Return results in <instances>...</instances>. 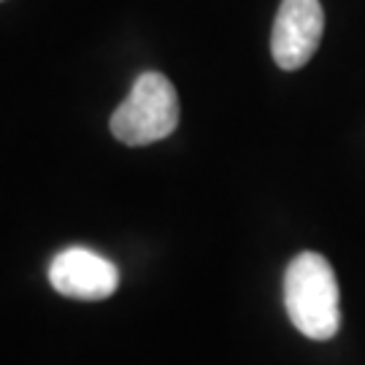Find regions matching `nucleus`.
<instances>
[{"label": "nucleus", "instance_id": "nucleus-1", "mask_svg": "<svg viewBox=\"0 0 365 365\" xmlns=\"http://www.w3.org/2000/svg\"><path fill=\"white\" fill-rule=\"evenodd\" d=\"M289 322L306 339L327 341L341 327V292L333 265L319 252H300L284 274Z\"/></svg>", "mask_w": 365, "mask_h": 365}, {"label": "nucleus", "instance_id": "nucleus-2", "mask_svg": "<svg viewBox=\"0 0 365 365\" xmlns=\"http://www.w3.org/2000/svg\"><path fill=\"white\" fill-rule=\"evenodd\" d=\"M179 125V95L168 76L146 71L111 114V135L125 146H146L168 138Z\"/></svg>", "mask_w": 365, "mask_h": 365}, {"label": "nucleus", "instance_id": "nucleus-3", "mask_svg": "<svg viewBox=\"0 0 365 365\" xmlns=\"http://www.w3.org/2000/svg\"><path fill=\"white\" fill-rule=\"evenodd\" d=\"M325 11L319 0H282L271 30V54L282 71H298L319 49Z\"/></svg>", "mask_w": 365, "mask_h": 365}, {"label": "nucleus", "instance_id": "nucleus-4", "mask_svg": "<svg viewBox=\"0 0 365 365\" xmlns=\"http://www.w3.org/2000/svg\"><path fill=\"white\" fill-rule=\"evenodd\" d=\"M52 287L73 300L98 303L111 298L119 287V271L111 260L84 247H71L60 252L49 265Z\"/></svg>", "mask_w": 365, "mask_h": 365}]
</instances>
